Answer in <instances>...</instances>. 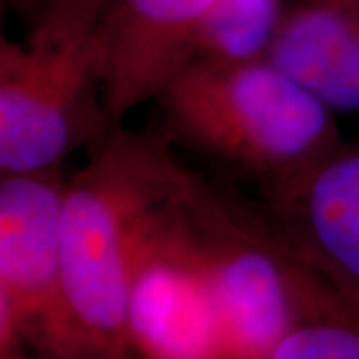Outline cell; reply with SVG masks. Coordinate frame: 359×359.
Here are the masks:
<instances>
[{
  "instance_id": "cell-2",
  "label": "cell",
  "mask_w": 359,
  "mask_h": 359,
  "mask_svg": "<svg viewBox=\"0 0 359 359\" xmlns=\"http://www.w3.org/2000/svg\"><path fill=\"white\" fill-rule=\"evenodd\" d=\"M156 102L170 140L264 176H282L341 144L334 110L268 58L190 60Z\"/></svg>"
},
{
  "instance_id": "cell-4",
  "label": "cell",
  "mask_w": 359,
  "mask_h": 359,
  "mask_svg": "<svg viewBox=\"0 0 359 359\" xmlns=\"http://www.w3.org/2000/svg\"><path fill=\"white\" fill-rule=\"evenodd\" d=\"M182 205L216 299L226 359H268L292 327L309 266L276 224L190 170Z\"/></svg>"
},
{
  "instance_id": "cell-10",
  "label": "cell",
  "mask_w": 359,
  "mask_h": 359,
  "mask_svg": "<svg viewBox=\"0 0 359 359\" xmlns=\"http://www.w3.org/2000/svg\"><path fill=\"white\" fill-rule=\"evenodd\" d=\"M268 359H359V308L311 269L297 318Z\"/></svg>"
},
{
  "instance_id": "cell-9",
  "label": "cell",
  "mask_w": 359,
  "mask_h": 359,
  "mask_svg": "<svg viewBox=\"0 0 359 359\" xmlns=\"http://www.w3.org/2000/svg\"><path fill=\"white\" fill-rule=\"evenodd\" d=\"M266 58L334 112H359V0H297Z\"/></svg>"
},
{
  "instance_id": "cell-13",
  "label": "cell",
  "mask_w": 359,
  "mask_h": 359,
  "mask_svg": "<svg viewBox=\"0 0 359 359\" xmlns=\"http://www.w3.org/2000/svg\"><path fill=\"white\" fill-rule=\"evenodd\" d=\"M2 359H26L18 349H13V351H2Z\"/></svg>"
},
{
  "instance_id": "cell-1",
  "label": "cell",
  "mask_w": 359,
  "mask_h": 359,
  "mask_svg": "<svg viewBox=\"0 0 359 359\" xmlns=\"http://www.w3.org/2000/svg\"><path fill=\"white\" fill-rule=\"evenodd\" d=\"M162 132L114 126L66 184L60 222V304L48 359H130L132 268L160 205L188 168Z\"/></svg>"
},
{
  "instance_id": "cell-5",
  "label": "cell",
  "mask_w": 359,
  "mask_h": 359,
  "mask_svg": "<svg viewBox=\"0 0 359 359\" xmlns=\"http://www.w3.org/2000/svg\"><path fill=\"white\" fill-rule=\"evenodd\" d=\"M184 184L156 210L134 259L128 337L138 359H226L216 299L182 205Z\"/></svg>"
},
{
  "instance_id": "cell-8",
  "label": "cell",
  "mask_w": 359,
  "mask_h": 359,
  "mask_svg": "<svg viewBox=\"0 0 359 359\" xmlns=\"http://www.w3.org/2000/svg\"><path fill=\"white\" fill-rule=\"evenodd\" d=\"M216 0H92L104 104L112 126L160 90L186 62Z\"/></svg>"
},
{
  "instance_id": "cell-11",
  "label": "cell",
  "mask_w": 359,
  "mask_h": 359,
  "mask_svg": "<svg viewBox=\"0 0 359 359\" xmlns=\"http://www.w3.org/2000/svg\"><path fill=\"white\" fill-rule=\"evenodd\" d=\"M283 11L282 0H216L196 36L190 60L266 58Z\"/></svg>"
},
{
  "instance_id": "cell-3",
  "label": "cell",
  "mask_w": 359,
  "mask_h": 359,
  "mask_svg": "<svg viewBox=\"0 0 359 359\" xmlns=\"http://www.w3.org/2000/svg\"><path fill=\"white\" fill-rule=\"evenodd\" d=\"M92 11L82 0L54 32L0 39V176L62 166L114 128Z\"/></svg>"
},
{
  "instance_id": "cell-7",
  "label": "cell",
  "mask_w": 359,
  "mask_h": 359,
  "mask_svg": "<svg viewBox=\"0 0 359 359\" xmlns=\"http://www.w3.org/2000/svg\"><path fill=\"white\" fill-rule=\"evenodd\" d=\"M266 192L295 254L359 308V142L266 180Z\"/></svg>"
},
{
  "instance_id": "cell-6",
  "label": "cell",
  "mask_w": 359,
  "mask_h": 359,
  "mask_svg": "<svg viewBox=\"0 0 359 359\" xmlns=\"http://www.w3.org/2000/svg\"><path fill=\"white\" fill-rule=\"evenodd\" d=\"M62 166L0 176V347L44 353L60 304Z\"/></svg>"
},
{
  "instance_id": "cell-12",
  "label": "cell",
  "mask_w": 359,
  "mask_h": 359,
  "mask_svg": "<svg viewBox=\"0 0 359 359\" xmlns=\"http://www.w3.org/2000/svg\"><path fill=\"white\" fill-rule=\"evenodd\" d=\"M80 0H4L28 26V34L44 32L72 13Z\"/></svg>"
}]
</instances>
